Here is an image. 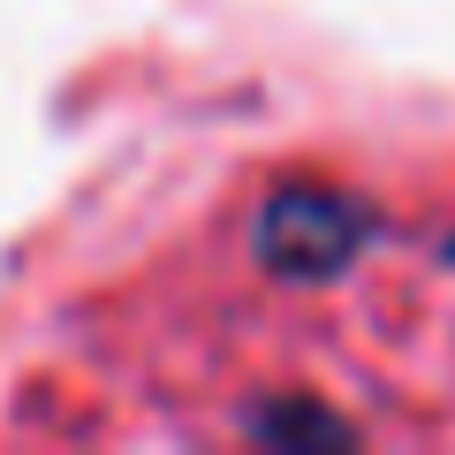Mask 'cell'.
Wrapping results in <instances>:
<instances>
[{
  "label": "cell",
  "instance_id": "6da1fadb",
  "mask_svg": "<svg viewBox=\"0 0 455 455\" xmlns=\"http://www.w3.org/2000/svg\"><path fill=\"white\" fill-rule=\"evenodd\" d=\"M372 243V205L326 182H281L251 220V251L281 281H326Z\"/></svg>",
  "mask_w": 455,
  "mask_h": 455
},
{
  "label": "cell",
  "instance_id": "7a4b0ae2",
  "mask_svg": "<svg viewBox=\"0 0 455 455\" xmlns=\"http://www.w3.org/2000/svg\"><path fill=\"white\" fill-rule=\"evenodd\" d=\"M243 433H251V440H274V448H289V440H319V448H341V440H357L349 425L334 418V410H251Z\"/></svg>",
  "mask_w": 455,
  "mask_h": 455
},
{
  "label": "cell",
  "instance_id": "3957f363",
  "mask_svg": "<svg viewBox=\"0 0 455 455\" xmlns=\"http://www.w3.org/2000/svg\"><path fill=\"white\" fill-rule=\"evenodd\" d=\"M448 259H455V243H448Z\"/></svg>",
  "mask_w": 455,
  "mask_h": 455
}]
</instances>
